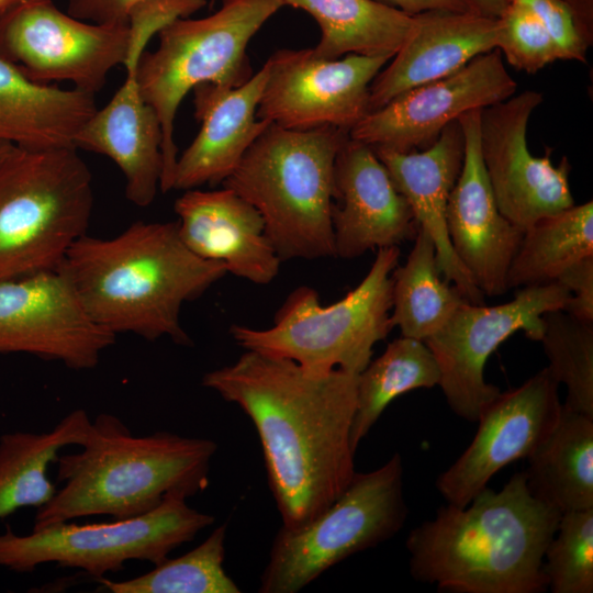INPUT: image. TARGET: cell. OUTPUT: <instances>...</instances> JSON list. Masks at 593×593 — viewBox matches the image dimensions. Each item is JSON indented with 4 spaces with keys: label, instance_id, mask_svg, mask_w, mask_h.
I'll list each match as a JSON object with an SVG mask.
<instances>
[{
    "label": "cell",
    "instance_id": "cell-1",
    "mask_svg": "<svg viewBox=\"0 0 593 593\" xmlns=\"http://www.w3.org/2000/svg\"><path fill=\"white\" fill-rule=\"evenodd\" d=\"M357 376L342 369L316 376L291 359L245 350L202 378L203 387L251 419L284 527L320 515L356 473L350 433Z\"/></svg>",
    "mask_w": 593,
    "mask_h": 593
},
{
    "label": "cell",
    "instance_id": "cell-2",
    "mask_svg": "<svg viewBox=\"0 0 593 593\" xmlns=\"http://www.w3.org/2000/svg\"><path fill=\"white\" fill-rule=\"evenodd\" d=\"M560 515L516 472L502 490L486 485L466 506L447 503L412 529L410 573L454 593L544 592V556Z\"/></svg>",
    "mask_w": 593,
    "mask_h": 593
},
{
    "label": "cell",
    "instance_id": "cell-3",
    "mask_svg": "<svg viewBox=\"0 0 593 593\" xmlns=\"http://www.w3.org/2000/svg\"><path fill=\"white\" fill-rule=\"evenodd\" d=\"M88 315L112 332L189 346L180 323L184 302L222 279V261L194 255L176 222H135L111 238L81 236L59 267Z\"/></svg>",
    "mask_w": 593,
    "mask_h": 593
},
{
    "label": "cell",
    "instance_id": "cell-4",
    "mask_svg": "<svg viewBox=\"0 0 593 593\" xmlns=\"http://www.w3.org/2000/svg\"><path fill=\"white\" fill-rule=\"evenodd\" d=\"M82 450L58 456L57 481L65 482L37 508L34 528L91 515L125 519L157 507L165 497L186 499L209 485L216 444L170 432L133 436L115 415L100 413Z\"/></svg>",
    "mask_w": 593,
    "mask_h": 593
},
{
    "label": "cell",
    "instance_id": "cell-5",
    "mask_svg": "<svg viewBox=\"0 0 593 593\" xmlns=\"http://www.w3.org/2000/svg\"><path fill=\"white\" fill-rule=\"evenodd\" d=\"M349 131L269 123L222 182L262 216L281 261L335 257L332 206L337 154Z\"/></svg>",
    "mask_w": 593,
    "mask_h": 593
},
{
    "label": "cell",
    "instance_id": "cell-6",
    "mask_svg": "<svg viewBox=\"0 0 593 593\" xmlns=\"http://www.w3.org/2000/svg\"><path fill=\"white\" fill-rule=\"evenodd\" d=\"M92 175L75 147H14L0 161V281L58 269L93 209Z\"/></svg>",
    "mask_w": 593,
    "mask_h": 593
},
{
    "label": "cell",
    "instance_id": "cell-7",
    "mask_svg": "<svg viewBox=\"0 0 593 593\" xmlns=\"http://www.w3.org/2000/svg\"><path fill=\"white\" fill-rule=\"evenodd\" d=\"M399 257L398 246L379 248L366 277L339 301L322 305L318 293L302 286L287 296L271 327L233 324L230 334L245 350L291 359L312 374H358L393 328L391 273Z\"/></svg>",
    "mask_w": 593,
    "mask_h": 593
},
{
    "label": "cell",
    "instance_id": "cell-8",
    "mask_svg": "<svg viewBox=\"0 0 593 593\" xmlns=\"http://www.w3.org/2000/svg\"><path fill=\"white\" fill-rule=\"evenodd\" d=\"M282 7V0H222L221 8L205 18L171 21L157 33V48L142 53L136 76L161 125L163 192L172 190L180 103L199 85L235 88L250 79L248 43Z\"/></svg>",
    "mask_w": 593,
    "mask_h": 593
},
{
    "label": "cell",
    "instance_id": "cell-9",
    "mask_svg": "<svg viewBox=\"0 0 593 593\" xmlns=\"http://www.w3.org/2000/svg\"><path fill=\"white\" fill-rule=\"evenodd\" d=\"M407 516L403 463L356 472L345 491L306 524L276 534L260 577V593H298L331 567L396 535Z\"/></svg>",
    "mask_w": 593,
    "mask_h": 593
},
{
    "label": "cell",
    "instance_id": "cell-10",
    "mask_svg": "<svg viewBox=\"0 0 593 593\" xmlns=\"http://www.w3.org/2000/svg\"><path fill=\"white\" fill-rule=\"evenodd\" d=\"M186 500L169 495L154 510L131 518L83 525L63 522L29 535H18L8 525L0 534V566L25 573L55 562L99 580L123 570L130 560L158 564L215 521Z\"/></svg>",
    "mask_w": 593,
    "mask_h": 593
},
{
    "label": "cell",
    "instance_id": "cell-11",
    "mask_svg": "<svg viewBox=\"0 0 593 593\" xmlns=\"http://www.w3.org/2000/svg\"><path fill=\"white\" fill-rule=\"evenodd\" d=\"M130 41V24L82 21L52 0H11L0 10V57L38 83L69 81L96 94L126 61Z\"/></svg>",
    "mask_w": 593,
    "mask_h": 593
},
{
    "label": "cell",
    "instance_id": "cell-12",
    "mask_svg": "<svg viewBox=\"0 0 593 593\" xmlns=\"http://www.w3.org/2000/svg\"><path fill=\"white\" fill-rule=\"evenodd\" d=\"M570 294L558 281L521 288L514 298L488 306L465 303L425 340L440 371L439 387L451 411L474 423L501 390L484 379L489 357L510 336L523 331L530 340L542 336V315L563 310Z\"/></svg>",
    "mask_w": 593,
    "mask_h": 593
},
{
    "label": "cell",
    "instance_id": "cell-13",
    "mask_svg": "<svg viewBox=\"0 0 593 593\" xmlns=\"http://www.w3.org/2000/svg\"><path fill=\"white\" fill-rule=\"evenodd\" d=\"M391 56L328 59L312 48L278 49L267 60L257 118L283 128L350 131L369 112V87Z\"/></svg>",
    "mask_w": 593,
    "mask_h": 593
},
{
    "label": "cell",
    "instance_id": "cell-14",
    "mask_svg": "<svg viewBox=\"0 0 593 593\" xmlns=\"http://www.w3.org/2000/svg\"><path fill=\"white\" fill-rule=\"evenodd\" d=\"M541 102L540 92L525 90L480 110V153L494 199L522 231L574 204L567 157L555 166L550 148L541 157L528 149V121Z\"/></svg>",
    "mask_w": 593,
    "mask_h": 593
},
{
    "label": "cell",
    "instance_id": "cell-15",
    "mask_svg": "<svg viewBox=\"0 0 593 593\" xmlns=\"http://www.w3.org/2000/svg\"><path fill=\"white\" fill-rule=\"evenodd\" d=\"M115 336L88 315L60 268L0 281V354L25 353L87 370Z\"/></svg>",
    "mask_w": 593,
    "mask_h": 593
},
{
    "label": "cell",
    "instance_id": "cell-16",
    "mask_svg": "<svg viewBox=\"0 0 593 593\" xmlns=\"http://www.w3.org/2000/svg\"><path fill=\"white\" fill-rule=\"evenodd\" d=\"M516 89V80L495 48L456 72L410 89L369 112L349 131V137L371 147L422 150L463 113L504 101Z\"/></svg>",
    "mask_w": 593,
    "mask_h": 593
},
{
    "label": "cell",
    "instance_id": "cell-17",
    "mask_svg": "<svg viewBox=\"0 0 593 593\" xmlns=\"http://www.w3.org/2000/svg\"><path fill=\"white\" fill-rule=\"evenodd\" d=\"M558 387L546 367L483 407L472 441L436 480L448 504L466 506L497 471L527 458L547 438L562 409Z\"/></svg>",
    "mask_w": 593,
    "mask_h": 593
},
{
    "label": "cell",
    "instance_id": "cell-18",
    "mask_svg": "<svg viewBox=\"0 0 593 593\" xmlns=\"http://www.w3.org/2000/svg\"><path fill=\"white\" fill-rule=\"evenodd\" d=\"M481 110V109H480ZM480 110L458 118L465 136V156L450 193L446 224L452 249L484 295L507 289V272L524 231L499 210L479 145Z\"/></svg>",
    "mask_w": 593,
    "mask_h": 593
},
{
    "label": "cell",
    "instance_id": "cell-19",
    "mask_svg": "<svg viewBox=\"0 0 593 593\" xmlns=\"http://www.w3.org/2000/svg\"><path fill=\"white\" fill-rule=\"evenodd\" d=\"M335 255L350 259L414 239L418 224L373 148L350 137L334 169L332 206Z\"/></svg>",
    "mask_w": 593,
    "mask_h": 593
},
{
    "label": "cell",
    "instance_id": "cell-20",
    "mask_svg": "<svg viewBox=\"0 0 593 593\" xmlns=\"http://www.w3.org/2000/svg\"><path fill=\"white\" fill-rule=\"evenodd\" d=\"M497 34L499 18L480 11L429 10L413 15L409 35L369 87V112L495 49Z\"/></svg>",
    "mask_w": 593,
    "mask_h": 593
},
{
    "label": "cell",
    "instance_id": "cell-21",
    "mask_svg": "<svg viewBox=\"0 0 593 593\" xmlns=\"http://www.w3.org/2000/svg\"><path fill=\"white\" fill-rule=\"evenodd\" d=\"M174 209L179 236L198 257L222 261L230 273L257 284L279 273L281 260L261 214L233 190H186Z\"/></svg>",
    "mask_w": 593,
    "mask_h": 593
},
{
    "label": "cell",
    "instance_id": "cell-22",
    "mask_svg": "<svg viewBox=\"0 0 593 593\" xmlns=\"http://www.w3.org/2000/svg\"><path fill=\"white\" fill-rule=\"evenodd\" d=\"M143 48L131 45L126 78L111 100L79 128L74 146L112 159L125 179V197L145 208L163 174V133L157 113L142 96L136 69Z\"/></svg>",
    "mask_w": 593,
    "mask_h": 593
},
{
    "label": "cell",
    "instance_id": "cell-23",
    "mask_svg": "<svg viewBox=\"0 0 593 593\" xmlns=\"http://www.w3.org/2000/svg\"><path fill=\"white\" fill-rule=\"evenodd\" d=\"M372 148L407 200L418 227L432 237L444 279L455 284L468 302L483 304L485 295L456 256L446 224L448 200L465 156V136L459 121L448 124L435 143L421 152Z\"/></svg>",
    "mask_w": 593,
    "mask_h": 593
},
{
    "label": "cell",
    "instance_id": "cell-24",
    "mask_svg": "<svg viewBox=\"0 0 593 593\" xmlns=\"http://www.w3.org/2000/svg\"><path fill=\"white\" fill-rule=\"evenodd\" d=\"M267 72L264 64L238 87L202 83L192 90L194 116L201 122V127L177 159L172 190L215 186L231 176L250 145L270 123L257 118Z\"/></svg>",
    "mask_w": 593,
    "mask_h": 593
},
{
    "label": "cell",
    "instance_id": "cell-25",
    "mask_svg": "<svg viewBox=\"0 0 593 593\" xmlns=\"http://www.w3.org/2000/svg\"><path fill=\"white\" fill-rule=\"evenodd\" d=\"M96 110L93 93L32 81L0 57V143L34 150L75 147Z\"/></svg>",
    "mask_w": 593,
    "mask_h": 593
},
{
    "label": "cell",
    "instance_id": "cell-26",
    "mask_svg": "<svg viewBox=\"0 0 593 593\" xmlns=\"http://www.w3.org/2000/svg\"><path fill=\"white\" fill-rule=\"evenodd\" d=\"M527 460L535 497L561 514L593 507V417L562 404L556 426Z\"/></svg>",
    "mask_w": 593,
    "mask_h": 593
},
{
    "label": "cell",
    "instance_id": "cell-27",
    "mask_svg": "<svg viewBox=\"0 0 593 593\" xmlns=\"http://www.w3.org/2000/svg\"><path fill=\"white\" fill-rule=\"evenodd\" d=\"M91 421L75 410L45 433L13 432L0 437V518L24 506L36 508L56 493L47 469L69 445L82 446Z\"/></svg>",
    "mask_w": 593,
    "mask_h": 593
},
{
    "label": "cell",
    "instance_id": "cell-28",
    "mask_svg": "<svg viewBox=\"0 0 593 593\" xmlns=\"http://www.w3.org/2000/svg\"><path fill=\"white\" fill-rule=\"evenodd\" d=\"M282 1L316 21L321 37L312 49L328 59L348 54L393 57L413 25V15L374 0Z\"/></svg>",
    "mask_w": 593,
    "mask_h": 593
},
{
    "label": "cell",
    "instance_id": "cell-29",
    "mask_svg": "<svg viewBox=\"0 0 593 593\" xmlns=\"http://www.w3.org/2000/svg\"><path fill=\"white\" fill-rule=\"evenodd\" d=\"M391 279L390 321L393 327L400 328L401 336L425 342L468 302L461 291L441 276L434 242L422 227L405 264L393 269Z\"/></svg>",
    "mask_w": 593,
    "mask_h": 593
},
{
    "label": "cell",
    "instance_id": "cell-30",
    "mask_svg": "<svg viewBox=\"0 0 593 593\" xmlns=\"http://www.w3.org/2000/svg\"><path fill=\"white\" fill-rule=\"evenodd\" d=\"M593 255V202L564 209L524 231L507 272V289L555 282Z\"/></svg>",
    "mask_w": 593,
    "mask_h": 593
},
{
    "label": "cell",
    "instance_id": "cell-31",
    "mask_svg": "<svg viewBox=\"0 0 593 593\" xmlns=\"http://www.w3.org/2000/svg\"><path fill=\"white\" fill-rule=\"evenodd\" d=\"M438 363L423 340L401 336L357 376L356 411L351 425V446L358 445L398 396L439 384Z\"/></svg>",
    "mask_w": 593,
    "mask_h": 593
},
{
    "label": "cell",
    "instance_id": "cell-32",
    "mask_svg": "<svg viewBox=\"0 0 593 593\" xmlns=\"http://www.w3.org/2000/svg\"><path fill=\"white\" fill-rule=\"evenodd\" d=\"M225 538L226 525H221L189 552L167 558L145 574L124 581H98L112 593H239L223 567Z\"/></svg>",
    "mask_w": 593,
    "mask_h": 593
},
{
    "label": "cell",
    "instance_id": "cell-33",
    "mask_svg": "<svg viewBox=\"0 0 593 593\" xmlns=\"http://www.w3.org/2000/svg\"><path fill=\"white\" fill-rule=\"evenodd\" d=\"M540 338L555 379L567 388L563 403L593 417V323L582 322L564 310L542 315Z\"/></svg>",
    "mask_w": 593,
    "mask_h": 593
},
{
    "label": "cell",
    "instance_id": "cell-34",
    "mask_svg": "<svg viewBox=\"0 0 593 593\" xmlns=\"http://www.w3.org/2000/svg\"><path fill=\"white\" fill-rule=\"evenodd\" d=\"M542 571L553 593L593 592V507L560 515Z\"/></svg>",
    "mask_w": 593,
    "mask_h": 593
},
{
    "label": "cell",
    "instance_id": "cell-35",
    "mask_svg": "<svg viewBox=\"0 0 593 593\" xmlns=\"http://www.w3.org/2000/svg\"><path fill=\"white\" fill-rule=\"evenodd\" d=\"M496 49L515 69L528 74L559 59L557 46L540 20L529 8L513 0H507L499 16Z\"/></svg>",
    "mask_w": 593,
    "mask_h": 593
},
{
    "label": "cell",
    "instance_id": "cell-36",
    "mask_svg": "<svg viewBox=\"0 0 593 593\" xmlns=\"http://www.w3.org/2000/svg\"><path fill=\"white\" fill-rule=\"evenodd\" d=\"M529 8L553 40L559 59L584 63L592 44V23L567 0H513Z\"/></svg>",
    "mask_w": 593,
    "mask_h": 593
},
{
    "label": "cell",
    "instance_id": "cell-37",
    "mask_svg": "<svg viewBox=\"0 0 593 593\" xmlns=\"http://www.w3.org/2000/svg\"><path fill=\"white\" fill-rule=\"evenodd\" d=\"M557 281L570 294L563 310L582 322L593 323V255L570 266Z\"/></svg>",
    "mask_w": 593,
    "mask_h": 593
},
{
    "label": "cell",
    "instance_id": "cell-38",
    "mask_svg": "<svg viewBox=\"0 0 593 593\" xmlns=\"http://www.w3.org/2000/svg\"><path fill=\"white\" fill-rule=\"evenodd\" d=\"M148 0H67V12L97 24L126 25L132 12Z\"/></svg>",
    "mask_w": 593,
    "mask_h": 593
},
{
    "label": "cell",
    "instance_id": "cell-39",
    "mask_svg": "<svg viewBox=\"0 0 593 593\" xmlns=\"http://www.w3.org/2000/svg\"><path fill=\"white\" fill-rule=\"evenodd\" d=\"M410 15L429 10L479 11L471 0H374Z\"/></svg>",
    "mask_w": 593,
    "mask_h": 593
},
{
    "label": "cell",
    "instance_id": "cell-40",
    "mask_svg": "<svg viewBox=\"0 0 593 593\" xmlns=\"http://www.w3.org/2000/svg\"><path fill=\"white\" fill-rule=\"evenodd\" d=\"M477 9L488 15L499 18L504 11L507 0H471Z\"/></svg>",
    "mask_w": 593,
    "mask_h": 593
},
{
    "label": "cell",
    "instance_id": "cell-41",
    "mask_svg": "<svg viewBox=\"0 0 593 593\" xmlns=\"http://www.w3.org/2000/svg\"><path fill=\"white\" fill-rule=\"evenodd\" d=\"M580 15L589 22H592V0H567Z\"/></svg>",
    "mask_w": 593,
    "mask_h": 593
},
{
    "label": "cell",
    "instance_id": "cell-42",
    "mask_svg": "<svg viewBox=\"0 0 593 593\" xmlns=\"http://www.w3.org/2000/svg\"><path fill=\"white\" fill-rule=\"evenodd\" d=\"M14 145L8 143H0V161L7 157L11 150L14 148Z\"/></svg>",
    "mask_w": 593,
    "mask_h": 593
},
{
    "label": "cell",
    "instance_id": "cell-43",
    "mask_svg": "<svg viewBox=\"0 0 593 593\" xmlns=\"http://www.w3.org/2000/svg\"><path fill=\"white\" fill-rule=\"evenodd\" d=\"M11 0H0V10Z\"/></svg>",
    "mask_w": 593,
    "mask_h": 593
}]
</instances>
